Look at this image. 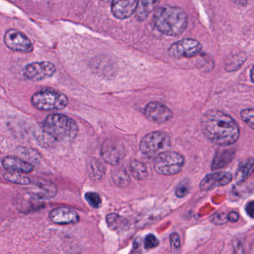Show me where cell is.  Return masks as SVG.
<instances>
[{
	"label": "cell",
	"instance_id": "obj_1",
	"mask_svg": "<svg viewBox=\"0 0 254 254\" xmlns=\"http://www.w3.org/2000/svg\"><path fill=\"white\" fill-rule=\"evenodd\" d=\"M206 137L212 143L228 146L237 142L240 135L239 126L230 116L220 111L205 113L200 121Z\"/></svg>",
	"mask_w": 254,
	"mask_h": 254
},
{
	"label": "cell",
	"instance_id": "obj_2",
	"mask_svg": "<svg viewBox=\"0 0 254 254\" xmlns=\"http://www.w3.org/2000/svg\"><path fill=\"white\" fill-rule=\"evenodd\" d=\"M153 23L160 33L176 37L185 32L188 25V17L182 8L166 5L156 11Z\"/></svg>",
	"mask_w": 254,
	"mask_h": 254
},
{
	"label": "cell",
	"instance_id": "obj_3",
	"mask_svg": "<svg viewBox=\"0 0 254 254\" xmlns=\"http://www.w3.org/2000/svg\"><path fill=\"white\" fill-rule=\"evenodd\" d=\"M42 129L56 141L64 142L73 140L78 132L75 122L67 116L60 114L48 116L43 123Z\"/></svg>",
	"mask_w": 254,
	"mask_h": 254
},
{
	"label": "cell",
	"instance_id": "obj_4",
	"mask_svg": "<svg viewBox=\"0 0 254 254\" xmlns=\"http://www.w3.org/2000/svg\"><path fill=\"white\" fill-rule=\"evenodd\" d=\"M68 98L64 93L54 90L37 92L32 97V103L40 111L63 110L68 105Z\"/></svg>",
	"mask_w": 254,
	"mask_h": 254
},
{
	"label": "cell",
	"instance_id": "obj_5",
	"mask_svg": "<svg viewBox=\"0 0 254 254\" xmlns=\"http://www.w3.org/2000/svg\"><path fill=\"white\" fill-rule=\"evenodd\" d=\"M170 136L163 131L151 132L145 135L139 144V150L148 158H153L160 153L169 150Z\"/></svg>",
	"mask_w": 254,
	"mask_h": 254
},
{
	"label": "cell",
	"instance_id": "obj_6",
	"mask_svg": "<svg viewBox=\"0 0 254 254\" xmlns=\"http://www.w3.org/2000/svg\"><path fill=\"white\" fill-rule=\"evenodd\" d=\"M184 163L185 159L184 156L169 150L154 157V169L160 175H176L182 170Z\"/></svg>",
	"mask_w": 254,
	"mask_h": 254
},
{
	"label": "cell",
	"instance_id": "obj_7",
	"mask_svg": "<svg viewBox=\"0 0 254 254\" xmlns=\"http://www.w3.org/2000/svg\"><path fill=\"white\" fill-rule=\"evenodd\" d=\"M202 45L194 39L187 38L172 44L169 49L170 57L175 59H191L201 52Z\"/></svg>",
	"mask_w": 254,
	"mask_h": 254
},
{
	"label": "cell",
	"instance_id": "obj_8",
	"mask_svg": "<svg viewBox=\"0 0 254 254\" xmlns=\"http://www.w3.org/2000/svg\"><path fill=\"white\" fill-rule=\"evenodd\" d=\"M5 45L16 52L29 53L33 51V45L30 40L23 32L16 29H10L4 37Z\"/></svg>",
	"mask_w": 254,
	"mask_h": 254
},
{
	"label": "cell",
	"instance_id": "obj_9",
	"mask_svg": "<svg viewBox=\"0 0 254 254\" xmlns=\"http://www.w3.org/2000/svg\"><path fill=\"white\" fill-rule=\"evenodd\" d=\"M56 66L50 62H35L29 64L24 69V75L28 79L39 81L53 76Z\"/></svg>",
	"mask_w": 254,
	"mask_h": 254
},
{
	"label": "cell",
	"instance_id": "obj_10",
	"mask_svg": "<svg viewBox=\"0 0 254 254\" xmlns=\"http://www.w3.org/2000/svg\"><path fill=\"white\" fill-rule=\"evenodd\" d=\"M102 158L111 165H118L126 156V148L119 141L107 140L102 145L101 151Z\"/></svg>",
	"mask_w": 254,
	"mask_h": 254
},
{
	"label": "cell",
	"instance_id": "obj_11",
	"mask_svg": "<svg viewBox=\"0 0 254 254\" xmlns=\"http://www.w3.org/2000/svg\"><path fill=\"white\" fill-rule=\"evenodd\" d=\"M145 115L150 121L162 124L169 121L173 117V113L160 102H152L145 106Z\"/></svg>",
	"mask_w": 254,
	"mask_h": 254
},
{
	"label": "cell",
	"instance_id": "obj_12",
	"mask_svg": "<svg viewBox=\"0 0 254 254\" xmlns=\"http://www.w3.org/2000/svg\"><path fill=\"white\" fill-rule=\"evenodd\" d=\"M233 180V176L229 172H218L206 175L200 184L202 191H209L216 187L228 185Z\"/></svg>",
	"mask_w": 254,
	"mask_h": 254
},
{
	"label": "cell",
	"instance_id": "obj_13",
	"mask_svg": "<svg viewBox=\"0 0 254 254\" xmlns=\"http://www.w3.org/2000/svg\"><path fill=\"white\" fill-rule=\"evenodd\" d=\"M139 0H113L111 11L116 18L126 20L131 17L137 8Z\"/></svg>",
	"mask_w": 254,
	"mask_h": 254
},
{
	"label": "cell",
	"instance_id": "obj_14",
	"mask_svg": "<svg viewBox=\"0 0 254 254\" xmlns=\"http://www.w3.org/2000/svg\"><path fill=\"white\" fill-rule=\"evenodd\" d=\"M50 219L52 222L57 224H76L79 221V215L73 209L62 206L50 212Z\"/></svg>",
	"mask_w": 254,
	"mask_h": 254
},
{
	"label": "cell",
	"instance_id": "obj_15",
	"mask_svg": "<svg viewBox=\"0 0 254 254\" xmlns=\"http://www.w3.org/2000/svg\"><path fill=\"white\" fill-rule=\"evenodd\" d=\"M2 163L3 167L10 172L29 174L34 170L33 165L14 156L4 157Z\"/></svg>",
	"mask_w": 254,
	"mask_h": 254
},
{
	"label": "cell",
	"instance_id": "obj_16",
	"mask_svg": "<svg viewBox=\"0 0 254 254\" xmlns=\"http://www.w3.org/2000/svg\"><path fill=\"white\" fill-rule=\"evenodd\" d=\"M160 2V0H139L135 11L137 20H145L157 8Z\"/></svg>",
	"mask_w": 254,
	"mask_h": 254
},
{
	"label": "cell",
	"instance_id": "obj_17",
	"mask_svg": "<svg viewBox=\"0 0 254 254\" xmlns=\"http://www.w3.org/2000/svg\"><path fill=\"white\" fill-rule=\"evenodd\" d=\"M247 59V56L243 52L236 53L228 57L225 62V69L228 72H234L240 69Z\"/></svg>",
	"mask_w": 254,
	"mask_h": 254
},
{
	"label": "cell",
	"instance_id": "obj_18",
	"mask_svg": "<svg viewBox=\"0 0 254 254\" xmlns=\"http://www.w3.org/2000/svg\"><path fill=\"white\" fill-rule=\"evenodd\" d=\"M253 168H254V159L251 157L239 166L236 173V182L240 184L246 181L247 178L252 173Z\"/></svg>",
	"mask_w": 254,
	"mask_h": 254
},
{
	"label": "cell",
	"instance_id": "obj_19",
	"mask_svg": "<svg viewBox=\"0 0 254 254\" xmlns=\"http://www.w3.org/2000/svg\"><path fill=\"white\" fill-rule=\"evenodd\" d=\"M112 179L116 185L125 188L130 184V177L127 171L123 168H118L113 172Z\"/></svg>",
	"mask_w": 254,
	"mask_h": 254
},
{
	"label": "cell",
	"instance_id": "obj_20",
	"mask_svg": "<svg viewBox=\"0 0 254 254\" xmlns=\"http://www.w3.org/2000/svg\"><path fill=\"white\" fill-rule=\"evenodd\" d=\"M38 191L35 193L38 198L50 199L56 195L57 189L53 184H46L38 186Z\"/></svg>",
	"mask_w": 254,
	"mask_h": 254
},
{
	"label": "cell",
	"instance_id": "obj_21",
	"mask_svg": "<svg viewBox=\"0 0 254 254\" xmlns=\"http://www.w3.org/2000/svg\"><path fill=\"white\" fill-rule=\"evenodd\" d=\"M107 224L112 230H123L127 225V221L123 217L116 213H111L107 215Z\"/></svg>",
	"mask_w": 254,
	"mask_h": 254
},
{
	"label": "cell",
	"instance_id": "obj_22",
	"mask_svg": "<svg viewBox=\"0 0 254 254\" xmlns=\"http://www.w3.org/2000/svg\"><path fill=\"white\" fill-rule=\"evenodd\" d=\"M130 172L136 180H143L146 178L147 169L145 165L138 160H133L130 164Z\"/></svg>",
	"mask_w": 254,
	"mask_h": 254
},
{
	"label": "cell",
	"instance_id": "obj_23",
	"mask_svg": "<svg viewBox=\"0 0 254 254\" xmlns=\"http://www.w3.org/2000/svg\"><path fill=\"white\" fill-rule=\"evenodd\" d=\"M4 178L9 182L20 185H29L31 184V179L29 177L25 176L19 172L8 171L4 174Z\"/></svg>",
	"mask_w": 254,
	"mask_h": 254
},
{
	"label": "cell",
	"instance_id": "obj_24",
	"mask_svg": "<svg viewBox=\"0 0 254 254\" xmlns=\"http://www.w3.org/2000/svg\"><path fill=\"white\" fill-rule=\"evenodd\" d=\"M221 153V154H217L216 157L214 159L212 164V169L214 170L227 166V163H230L233 158V153L230 151H223Z\"/></svg>",
	"mask_w": 254,
	"mask_h": 254
},
{
	"label": "cell",
	"instance_id": "obj_25",
	"mask_svg": "<svg viewBox=\"0 0 254 254\" xmlns=\"http://www.w3.org/2000/svg\"><path fill=\"white\" fill-rule=\"evenodd\" d=\"M84 197H85L87 203L92 207L97 209V208L100 207L101 205H102V199H101L100 195L97 193L89 191V192L86 193Z\"/></svg>",
	"mask_w": 254,
	"mask_h": 254
},
{
	"label": "cell",
	"instance_id": "obj_26",
	"mask_svg": "<svg viewBox=\"0 0 254 254\" xmlns=\"http://www.w3.org/2000/svg\"><path fill=\"white\" fill-rule=\"evenodd\" d=\"M241 117L245 123L250 126L251 129L254 128V109H245L241 112Z\"/></svg>",
	"mask_w": 254,
	"mask_h": 254
},
{
	"label": "cell",
	"instance_id": "obj_27",
	"mask_svg": "<svg viewBox=\"0 0 254 254\" xmlns=\"http://www.w3.org/2000/svg\"><path fill=\"white\" fill-rule=\"evenodd\" d=\"M190 191V183L187 181H183L180 184V185L177 187L175 190V194L178 197H184L189 194Z\"/></svg>",
	"mask_w": 254,
	"mask_h": 254
},
{
	"label": "cell",
	"instance_id": "obj_28",
	"mask_svg": "<svg viewBox=\"0 0 254 254\" xmlns=\"http://www.w3.org/2000/svg\"><path fill=\"white\" fill-rule=\"evenodd\" d=\"M170 246L172 253H178L181 249V238L176 233L170 235Z\"/></svg>",
	"mask_w": 254,
	"mask_h": 254
},
{
	"label": "cell",
	"instance_id": "obj_29",
	"mask_svg": "<svg viewBox=\"0 0 254 254\" xmlns=\"http://www.w3.org/2000/svg\"><path fill=\"white\" fill-rule=\"evenodd\" d=\"M159 245V240L154 235L149 234L145 237L144 241V247L145 249H153Z\"/></svg>",
	"mask_w": 254,
	"mask_h": 254
},
{
	"label": "cell",
	"instance_id": "obj_30",
	"mask_svg": "<svg viewBox=\"0 0 254 254\" xmlns=\"http://www.w3.org/2000/svg\"><path fill=\"white\" fill-rule=\"evenodd\" d=\"M212 221L217 225L225 224L227 221V215L224 212H217L212 216Z\"/></svg>",
	"mask_w": 254,
	"mask_h": 254
},
{
	"label": "cell",
	"instance_id": "obj_31",
	"mask_svg": "<svg viewBox=\"0 0 254 254\" xmlns=\"http://www.w3.org/2000/svg\"><path fill=\"white\" fill-rule=\"evenodd\" d=\"M245 209H246L248 215H249L251 218H254V201H253V200H251V202H249V203L247 204Z\"/></svg>",
	"mask_w": 254,
	"mask_h": 254
},
{
	"label": "cell",
	"instance_id": "obj_32",
	"mask_svg": "<svg viewBox=\"0 0 254 254\" xmlns=\"http://www.w3.org/2000/svg\"><path fill=\"white\" fill-rule=\"evenodd\" d=\"M239 214L236 212H231L227 215V221L232 223L236 222L239 220Z\"/></svg>",
	"mask_w": 254,
	"mask_h": 254
},
{
	"label": "cell",
	"instance_id": "obj_33",
	"mask_svg": "<svg viewBox=\"0 0 254 254\" xmlns=\"http://www.w3.org/2000/svg\"><path fill=\"white\" fill-rule=\"evenodd\" d=\"M235 1L239 5H243V6L249 5L250 2H251V0H235Z\"/></svg>",
	"mask_w": 254,
	"mask_h": 254
},
{
	"label": "cell",
	"instance_id": "obj_34",
	"mask_svg": "<svg viewBox=\"0 0 254 254\" xmlns=\"http://www.w3.org/2000/svg\"><path fill=\"white\" fill-rule=\"evenodd\" d=\"M253 67L251 68V81H252V82H254V78H253V73H254V72H253Z\"/></svg>",
	"mask_w": 254,
	"mask_h": 254
},
{
	"label": "cell",
	"instance_id": "obj_35",
	"mask_svg": "<svg viewBox=\"0 0 254 254\" xmlns=\"http://www.w3.org/2000/svg\"><path fill=\"white\" fill-rule=\"evenodd\" d=\"M101 1H103V2H108L109 0H101Z\"/></svg>",
	"mask_w": 254,
	"mask_h": 254
}]
</instances>
